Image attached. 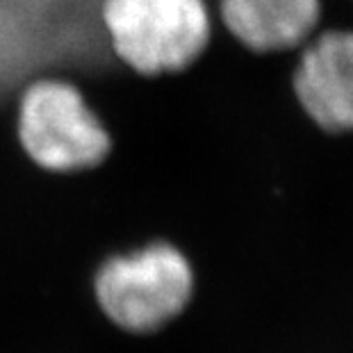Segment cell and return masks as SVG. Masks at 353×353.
Listing matches in <instances>:
<instances>
[{
	"mask_svg": "<svg viewBox=\"0 0 353 353\" xmlns=\"http://www.w3.org/2000/svg\"><path fill=\"white\" fill-rule=\"evenodd\" d=\"M94 292L112 324L137 335L155 333L190 303L194 272L176 246L155 242L103 262Z\"/></svg>",
	"mask_w": 353,
	"mask_h": 353,
	"instance_id": "cell-1",
	"label": "cell"
},
{
	"mask_svg": "<svg viewBox=\"0 0 353 353\" xmlns=\"http://www.w3.org/2000/svg\"><path fill=\"white\" fill-rule=\"evenodd\" d=\"M103 26L119 59L141 76L187 69L210 41L203 0H105Z\"/></svg>",
	"mask_w": 353,
	"mask_h": 353,
	"instance_id": "cell-2",
	"label": "cell"
},
{
	"mask_svg": "<svg viewBox=\"0 0 353 353\" xmlns=\"http://www.w3.org/2000/svg\"><path fill=\"white\" fill-rule=\"evenodd\" d=\"M17 132L37 167L71 174L94 169L110 155L112 137L71 82L37 80L19 103Z\"/></svg>",
	"mask_w": 353,
	"mask_h": 353,
	"instance_id": "cell-3",
	"label": "cell"
},
{
	"mask_svg": "<svg viewBox=\"0 0 353 353\" xmlns=\"http://www.w3.org/2000/svg\"><path fill=\"white\" fill-rule=\"evenodd\" d=\"M294 89L324 130H353V32L321 34L299 64Z\"/></svg>",
	"mask_w": 353,
	"mask_h": 353,
	"instance_id": "cell-4",
	"label": "cell"
},
{
	"mask_svg": "<svg viewBox=\"0 0 353 353\" xmlns=\"http://www.w3.org/2000/svg\"><path fill=\"white\" fill-rule=\"evenodd\" d=\"M221 19L251 50H288L310 37L319 0H221Z\"/></svg>",
	"mask_w": 353,
	"mask_h": 353,
	"instance_id": "cell-5",
	"label": "cell"
}]
</instances>
